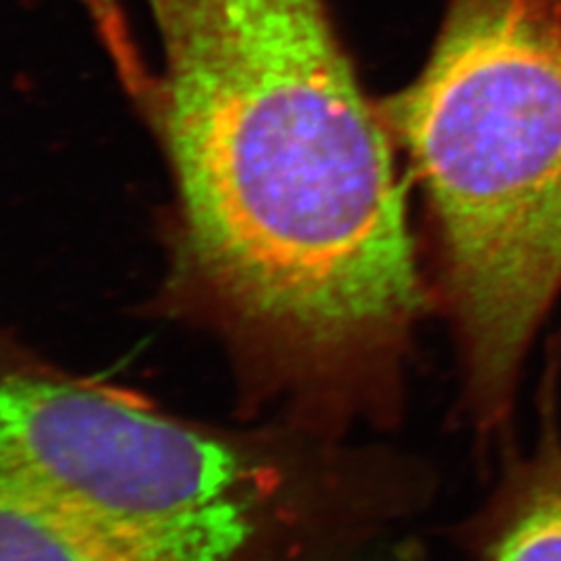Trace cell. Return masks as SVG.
<instances>
[{"label":"cell","mask_w":561,"mask_h":561,"mask_svg":"<svg viewBox=\"0 0 561 561\" xmlns=\"http://www.w3.org/2000/svg\"><path fill=\"white\" fill-rule=\"evenodd\" d=\"M181 262L317 393L385 410L426 306L389 136L324 0H157Z\"/></svg>","instance_id":"cell-1"},{"label":"cell","mask_w":561,"mask_h":561,"mask_svg":"<svg viewBox=\"0 0 561 561\" xmlns=\"http://www.w3.org/2000/svg\"><path fill=\"white\" fill-rule=\"evenodd\" d=\"M387 123L416 167L474 416L510 410L561 289V27L545 0H451Z\"/></svg>","instance_id":"cell-2"},{"label":"cell","mask_w":561,"mask_h":561,"mask_svg":"<svg viewBox=\"0 0 561 561\" xmlns=\"http://www.w3.org/2000/svg\"><path fill=\"white\" fill-rule=\"evenodd\" d=\"M294 493L273 463L104 387L38 368H0V477L144 561H254L280 528L387 518V468L296 502L356 470Z\"/></svg>","instance_id":"cell-3"},{"label":"cell","mask_w":561,"mask_h":561,"mask_svg":"<svg viewBox=\"0 0 561 561\" xmlns=\"http://www.w3.org/2000/svg\"><path fill=\"white\" fill-rule=\"evenodd\" d=\"M553 424L484 512L479 561H561V442Z\"/></svg>","instance_id":"cell-4"},{"label":"cell","mask_w":561,"mask_h":561,"mask_svg":"<svg viewBox=\"0 0 561 561\" xmlns=\"http://www.w3.org/2000/svg\"><path fill=\"white\" fill-rule=\"evenodd\" d=\"M0 561H144L0 477Z\"/></svg>","instance_id":"cell-5"},{"label":"cell","mask_w":561,"mask_h":561,"mask_svg":"<svg viewBox=\"0 0 561 561\" xmlns=\"http://www.w3.org/2000/svg\"><path fill=\"white\" fill-rule=\"evenodd\" d=\"M94 20L99 21L104 41L108 42V50L113 59L119 65L121 76L125 83L129 85L131 92H138L140 99H146L150 94L148 88V78L141 69L140 59H136L134 44L127 36V27L121 20L119 7L117 0H88Z\"/></svg>","instance_id":"cell-6"},{"label":"cell","mask_w":561,"mask_h":561,"mask_svg":"<svg viewBox=\"0 0 561 561\" xmlns=\"http://www.w3.org/2000/svg\"><path fill=\"white\" fill-rule=\"evenodd\" d=\"M545 4H547V9L553 13V18L558 20L561 27V0H545Z\"/></svg>","instance_id":"cell-7"}]
</instances>
